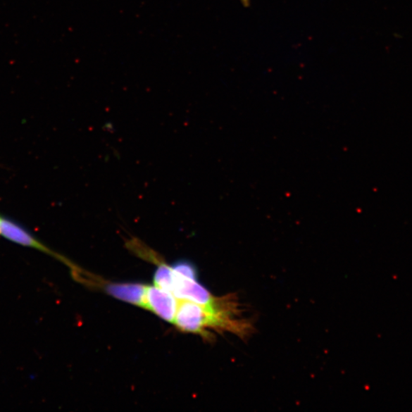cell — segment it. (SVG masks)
Masks as SVG:
<instances>
[{"instance_id":"4","label":"cell","mask_w":412,"mask_h":412,"mask_svg":"<svg viewBox=\"0 0 412 412\" xmlns=\"http://www.w3.org/2000/svg\"><path fill=\"white\" fill-rule=\"evenodd\" d=\"M0 236L6 239L25 246L32 247L45 254H50L63 261L62 256L51 251L39 240L12 220L0 216Z\"/></svg>"},{"instance_id":"3","label":"cell","mask_w":412,"mask_h":412,"mask_svg":"<svg viewBox=\"0 0 412 412\" xmlns=\"http://www.w3.org/2000/svg\"><path fill=\"white\" fill-rule=\"evenodd\" d=\"M178 305L179 299L171 292L156 286H146L144 308L151 310L167 322H174Z\"/></svg>"},{"instance_id":"6","label":"cell","mask_w":412,"mask_h":412,"mask_svg":"<svg viewBox=\"0 0 412 412\" xmlns=\"http://www.w3.org/2000/svg\"><path fill=\"white\" fill-rule=\"evenodd\" d=\"M173 281V273L172 268L166 264H161L154 275L155 286L170 292Z\"/></svg>"},{"instance_id":"1","label":"cell","mask_w":412,"mask_h":412,"mask_svg":"<svg viewBox=\"0 0 412 412\" xmlns=\"http://www.w3.org/2000/svg\"><path fill=\"white\" fill-rule=\"evenodd\" d=\"M232 302L225 299L218 305L206 306L188 300H179L173 323L186 332L203 333L208 328H219L245 335L249 327L242 320L234 318L237 315Z\"/></svg>"},{"instance_id":"5","label":"cell","mask_w":412,"mask_h":412,"mask_svg":"<svg viewBox=\"0 0 412 412\" xmlns=\"http://www.w3.org/2000/svg\"><path fill=\"white\" fill-rule=\"evenodd\" d=\"M145 287L141 284H112L106 290L110 295L144 308Z\"/></svg>"},{"instance_id":"2","label":"cell","mask_w":412,"mask_h":412,"mask_svg":"<svg viewBox=\"0 0 412 412\" xmlns=\"http://www.w3.org/2000/svg\"><path fill=\"white\" fill-rule=\"evenodd\" d=\"M173 281L170 292L177 299L188 300L206 306H216L223 301V299L216 298L211 294L196 279L182 276L173 270Z\"/></svg>"},{"instance_id":"8","label":"cell","mask_w":412,"mask_h":412,"mask_svg":"<svg viewBox=\"0 0 412 412\" xmlns=\"http://www.w3.org/2000/svg\"><path fill=\"white\" fill-rule=\"evenodd\" d=\"M240 2L244 8H249L251 5V0H240Z\"/></svg>"},{"instance_id":"7","label":"cell","mask_w":412,"mask_h":412,"mask_svg":"<svg viewBox=\"0 0 412 412\" xmlns=\"http://www.w3.org/2000/svg\"><path fill=\"white\" fill-rule=\"evenodd\" d=\"M174 272L182 275V276L187 277L189 278L196 279V271L194 266H192L189 262L181 261L174 265L172 268Z\"/></svg>"}]
</instances>
